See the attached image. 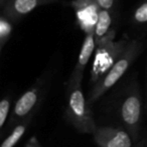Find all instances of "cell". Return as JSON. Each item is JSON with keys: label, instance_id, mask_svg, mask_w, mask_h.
I'll list each match as a JSON object with an SVG mask.
<instances>
[{"label": "cell", "instance_id": "cell-1", "mask_svg": "<svg viewBox=\"0 0 147 147\" xmlns=\"http://www.w3.org/2000/svg\"><path fill=\"white\" fill-rule=\"evenodd\" d=\"M117 113L133 142L139 141L142 120V96L136 74L122 90L117 102Z\"/></svg>", "mask_w": 147, "mask_h": 147}, {"label": "cell", "instance_id": "cell-2", "mask_svg": "<svg viewBox=\"0 0 147 147\" xmlns=\"http://www.w3.org/2000/svg\"><path fill=\"white\" fill-rule=\"evenodd\" d=\"M142 50V42L137 39L129 40L125 50L123 51L117 61L113 64L108 72L103 76L96 84H94L92 90L90 91L88 100L90 104H94L99 100L109 89H111L123 77L130 66L137 59Z\"/></svg>", "mask_w": 147, "mask_h": 147}, {"label": "cell", "instance_id": "cell-3", "mask_svg": "<svg viewBox=\"0 0 147 147\" xmlns=\"http://www.w3.org/2000/svg\"><path fill=\"white\" fill-rule=\"evenodd\" d=\"M67 93L65 118L78 132L93 135L98 125L95 122L90 102L83 92L82 84L68 88Z\"/></svg>", "mask_w": 147, "mask_h": 147}, {"label": "cell", "instance_id": "cell-4", "mask_svg": "<svg viewBox=\"0 0 147 147\" xmlns=\"http://www.w3.org/2000/svg\"><path fill=\"white\" fill-rule=\"evenodd\" d=\"M116 30L112 29L108 35L102 40L96 43L95 56L91 69V84L94 85L110 70L113 64L117 61L120 55L123 53L130 39L124 35L121 40H115Z\"/></svg>", "mask_w": 147, "mask_h": 147}, {"label": "cell", "instance_id": "cell-5", "mask_svg": "<svg viewBox=\"0 0 147 147\" xmlns=\"http://www.w3.org/2000/svg\"><path fill=\"white\" fill-rule=\"evenodd\" d=\"M47 81H49L46 76L38 78L34 84L27 89L14 105L13 112L11 114L8 125L10 127L15 126L18 122L25 120L27 118H32L36 111L40 106V103L45 94L47 87Z\"/></svg>", "mask_w": 147, "mask_h": 147}, {"label": "cell", "instance_id": "cell-6", "mask_svg": "<svg viewBox=\"0 0 147 147\" xmlns=\"http://www.w3.org/2000/svg\"><path fill=\"white\" fill-rule=\"evenodd\" d=\"M93 136L99 147H132L133 143L130 134L124 127L98 126Z\"/></svg>", "mask_w": 147, "mask_h": 147}, {"label": "cell", "instance_id": "cell-7", "mask_svg": "<svg viewBox=\"0 0 147 147\" xmlns=\"http://www.w3.org/2000/svg\"><path fill=\"white\" fill-rule=\"evenodd\" d=\"M70 5L76 14L77 23L85 34L94 32L101 8L95 0H72Z\"/></svg>", "mask_w": 147, "mask_h": 147}, {"label": "cell", "instance_id": "cell-8", "mask_svg": "<svg viewBox=\"0 0 147 147\" xmlns=\"http://www.w3.org/2000/svg\"><path fill=\"white\" fill-rule=\"evenodd\" d=\"M59 1L61 0H6L1 7V14L17 23L36 8Z\"/></svg>", "mask_w": 147, "mask_h": 147}, {"label": "cell", "instance_id": "cell-9", "mask_svg": "<svg viewBox=\"0 0 147 147\" xmlns=\"http://www.w3.org/2000/svg\"><path fill=\"white\" fill-rule=\"evenodd\" d=\"M95 49H96L95 35L94 32H90L88 34H86L84 41H83L77 63L74 67L73 72L70 75L69 81H68V88L73 87V86L78 85V84H82L85 68H86L88 62L90 61Z\"/></svg>", "mask_w": 147, "mask_h": 147}, {"label": "cell", "instance_id": "cell-10", "mask_svg": "<svg viewBox=\"0 0 147 147\" xmlns=\"http://www.w3.org/2000/svg\"><path fill=\"white\" fill-rule=\"evenodd\" d=\"M112 23H113V13L109 10L100 9L98 20H97L94 30L95 42L98 43L106 35H108V33L113 29V28H111Z\"/></svg>", "mask_w": 147, "mask_h": 147}, {"label": "cell", "instance_id": "cell-11", "mask_svg": "<svg viewBox=\"0 0 147 147\" xmlns=\"http://www.w3.org/2000/svg\"><path fill=\"white\" fill-rule=\"evenodd\" d=\"M32 118H27L25 120L18 122L15 126L13 127V130L11 131V133L4 139V141L2 142L1 147H14L16 145L18 141L21 139V137L24 135L26 129H27L28 125L31 122Z\"/></svg>", "mask_w": 147, "mask_h": 147}, {"label": "cell", "instance_id": "cell-12", "mask_svg": "<svg viewBox=\"0 0 147 147\" xmlns=\"http://www.w3.org/2000/svg\"><path fill=\"white\" fill-rule=\"evenodd\" d=\"M14 22L8 17L0 14V52H2L6 43L9 41L13 32Z\"/></svg>", "mask_w": 147, "mask_h": 147}, {"label": "cell", "instance_id": "cell-13", "mask_svg": "<svg viewBox=\"0 0 147 147\" xmlns=\"http://www.w3.org/2000/svg\"><path fill=\"white\" fill-rule=\"evenodd\" d=\"M132 23L135 26L147 25V0H140L132 14Z\"/></svg>", "mask_w": 147, "mask_h": 147}, {"label": "cell", "instance_id": "cell-14", "mask_svg": "<svg viewBox=\"0 0 147 147\" xmlns=\"http://www.w3.org/2000/svg\"><path fill=\"white\" fill-rule=\"evenodd\" d=\"M10 103H11V97L9 95H6L0 101V129H3L7 121L8 113L10 110Z\"/></svg>", "mask_w": 147, "mask_h": 147}, {"label": "cell", "instance_id": "cell-15", "mask_svg": "<svg viewBox=\"0 0 147 147\" xmlns=\"http://www.w3.org/2000/svg\"><path fill=\"white\" fill-rule=\"evenodd\" d=\"M101 9H106L114 13L118 4V0H95Z\"/></svg>", "mask_w": 147, "mask_h": 147}, {"label": "cell", "instance_id": "cell-16", "mask_svg": "<svg viewBox=\"0 0 147 147\" xmlns=\"http://www.w3.org/2000/svg\"><path fill=\"white\" fill-rule=\"evenodd\" d=\"M24 147H41V145L39 144L38 140H37V138L36 136H32V137L27 141V143L25 144Z\"/></svg>", "mask_w": 147, "mask_h": 147}, {"label": "cell", "instance_id": "cell-17", "mask_svg": "<svg viewBox=\"0 0 147 147\" xmlns=\"http://www.w3.org/2000/svg\"><path fill=\"white\" fill-rule=\"evenodd\" d=\"M140 147H147V134H146L145 139H144V141L141 143V146H140Z\"/></svg>", "mask_w": 147, "mask_h": 147}]
</instances>
